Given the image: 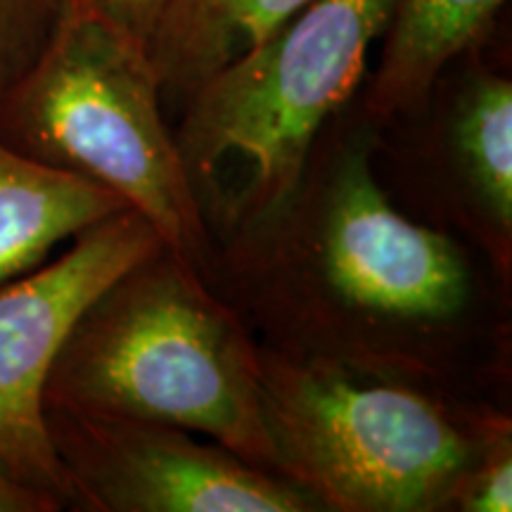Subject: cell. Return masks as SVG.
Wrapping results in <instances>:
<instances>
[{"instance_id":"obj_13","label":"cell","mask_w":512,"mask_h":512,"mask_svg":"<svg viewBox=\"0 0 512 512\" xmlns=\"http://www.w3.org/2000/svg\"><path fill=\"white\" fill-rule=\"evenodd\" d=\"M451 505L465 512L512 510V448L508 427L486 439L479 458L460 479Z\"/></svg>"},{"instance_id":"obj_11","label":"cell","mask_w":512,"mask_h":512,"mask_svg":"<svg viewBox=\"0 0 512 512\" xmlns=\"http://www.w3.org/2000/svg\"><path fill=\"white\" fill-rule=\"evenodd\" d=\"M456 145L472 188L505 233L512 226V83L482 74L458 105Z\"/></svg>"},{"instance_id":"obj_8","label":"cell","mask_w":512,"mask_h":512,"mask_svg":"<svg viewBox=\"0 0 512 512\" xmlns=\"http://www.w3.org/2000/svg\"><path fill=\"white\" fill-rule=\"evenodd\" d=\"M124 209L131 207L114 192L0 143V285L34 271L60 242Z\"/></svg>"},{"instance_id":"obj_2","label":"cell","mask_w":512,"mask_h":512,"mask_svg":"<svg viewBox=\"0 0 512 512\" xmlns=\"http://www.w3.org/2000/svg\"><path fill=\"white\" fill-rule=\"evenodd\" d=\"M0 143L114 192L200 271L209 235L143 41L88 0L67 3L34 64L0 91Z\"/></svg>"},{"instance_id":"obj_1","label":"cell","mask_w":512,"mask_h":512,"mask_svg":"<svg viewBox=\"0 0 512 512\" xmlns=\"http://www.w3.org/2000/svg\"><path fill=\"white\" fill-rule=\"evenodd\" d=\"M46 403L169 422L273 472L259 351L197 268L166 247L81 313L50 368Z\"/></svg>"},{"instance_id":"obj_6","label":"cell","mask_w":512,"mask_h":512,"mask_svg":"<svg viewBox=\"0 0 512 512\" xmlns=\"http://www.w3.org/2000/svg\"><path fill=\"white\" fill-rule=\"evenodd\" d=\"M164 247L136 209L72 238L50 264L0 285V467L69 508L62 467L46 430V384L74 323L121 273Z\"/></svg>"},{"instance_id":"obj_14","label":"cell","mask_w":512,"mask_h":512,"mask_svg":"<svg viewBox=\"0 0 512 512\" xmlns=\"http://www.w3.org/2000/svg\"><path fill=\"white\" fill-rule=\"evenodd\" d=\"M102 17L147 46L166 0H88Z\"/></svg>"},{"instance_id":"obj_10","label":"cell","mask_w":512,"mask_h":512,"mask_svg":"<svg viewBox=\"0 0 512 512\" xmlns=\"http://www.w3.org/2000/svg\"><path fill=\"white\" fill-rule=\"evenodd\" d=\"M505 0H396L370 83L368 110L394 117L418 107L448 62L484 36Z\"/></svg>"},{"instance_id":"obj_9","label":"cell","mask_w":512,"mask_h":512,"mask_svg":"<svg viewBox=\"0 0 512 512\" xmlns=\"http://www.w3.org/2000/svg\"><path fill=\"white\" fill-rule=\"evenodd\" d=\"M311 0H166L147 41L162 98L185 100Z\"/></svg>"},{"instance_id":"obj_12","label":"cell","mask_w":512,"mask_h":512,"mask_svg":"<svg viewBox=\"0 0 512 512\" xmlns=\"http://www.w3.org/2000/svg\"><path fill=\"white\" fill-rule=\"evenodd\" d=\"M64 8L67 0H0V91L41 55Z\"/></svg>"},{"instance_id":"obj_16","label":"cell","mask_w":512,"mask_h":512,"mask_svg":"<svg viewBox=\"0 0 512 512\" xmlns=\"http://www.w3.org/2000/svg\"><path fill=\"white\" fill-rule=\"evenodd\" d=\"M67 3H76V0H67Z\"/></svg>"},{"instance_id":"obj_7","label":"cell","mask_w":512,"mask_h":512,"mask_svg":"<svg viewBox=\"0 0 512 512\" xmlns=\"http://www.w3.org/2000/svg\"><path fill=\"white\" fill-rule=\"evenodd\" d=\"M313 249L332 299L375 325L430 328L458 316L470 297V273L456 245L401 216L361 155L337 164Z\"/></svg>"},{"instance_id":"obj_15","label":"cell","mask_w":512,"mask_h":512,"mask_svg":"<svg viewBox=\"0 0 512 512\" xmlns=\"http://www.w3.org/2000/svg\"><path fill=\"white\" fill-rule=\"evenodd\" d=\"M62 510L48 496L19 484L0 467V512H57Z\"/></svg>"},{"instance_id":"obj_3","label":"cell","mask_w":512,"mask_h":512,"mask_svg":"<svg viewBox=\"0 0 512 512\" xmlns=\"http://www.w3.org/2000/svg\"><path fill=\"white\" fill-rule=\"evenodd\" d=\"M396 0H311L185 98L176 145L197 197L240 166L230 221L273 219L297 195L313 140L366 74Z\"/></svg>"},{"instance_id":"obj_4","label":"cell","mask_w":512,"mask_h":512,"mask_svg":"<svg viewBox=\"0 0 512 512\" xmlns=\"http://www.w3.org/2000/svg\"><path fill=\"white\" fill-rule=\"evenodd\" d=\"M259 382L273 472L320 510L446 508L489 439L470 437L425 394L363 380L330 358L259 351Z\"/></svg>"},{"instance_id":"obj_5","label":"cell","mask_w":512,"mask_h":512,"mask_svg":"<svg viewBox=\"0 0 512 512\" xmlns=\"http://www.w3.org/2000/svg\"><path fill=\"white\" fill-rule=\"evenodd\" d=\"M46 430L74 510H320L287 479L169 422L46 403Z\"/></svg>"}]
</instances>
